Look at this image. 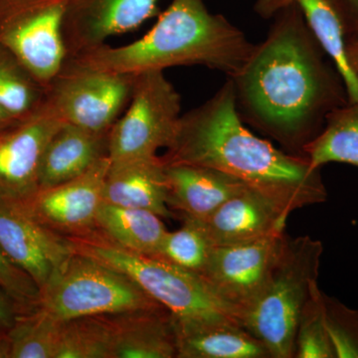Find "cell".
Returning a JSON list of instances; mask_svg holds the SVG:
<instances>
[{
	"label": "cell",
	"instance_id": "6da1fadb",
	"mask_svg": "<svg viewBox=\"0 0 358 358\" xmlns=\"http://www.w3.org/2000/svg\"><path fill=\"white\" fill-rule=\"evenodd\" d=\"M272 18L266 39L228 78L244 124L277 141L285 152L303 157L329 115L350 102V96L300 7L289 3Z\"/></svg>",
	"mask_w": 358,
	"mask_h": 358
},
{
	"label": "cell",
	"instance_id": "7a4b0ae2",
	"mask_svg": "<svg viewBox=\"0 0 358 358\" xmlns=\"http://www.w3.org/2000/svg\"><path fill=\"white\" fill-rule=\"evenodd\" d=\"M162 159L166 164H193L228 174L289 214L327 199L320 169L306 157L275 148L245 127L229 78L208 101L181 115Z\"/></svg>",
	"mask_w": 358,
	"mask_h": 358
},
{
	"label": "cell",
	"instance_id": "3957f363",
	"mask_svg": "<svg viewBox=\"0 0 358 358\" xmlns=\"http://www.w3.org/2000/svg\"><path fill=\"white\" fill-rule=\"evenodd\" d=\"M255 44L204 0H173L141 39L124 46L103 44L75 56L99 69L122 74L204 66L234 76L248 61Z\"/></svg>",
	"mask_w": 358,
	"mask_h": 358
},
{
	"label": "cell",
	"instance_id": "277c9868",
	"mask_svg": "<svg viewBox=\"0 0 358 358\" xmlns=\"http://www.w3.org/2000/svg\"><path fill=\"white\" fill-rule=\"evenodd\" d=\"M70 240L77 252L131 278L171 313L178 333L215 322H240L196 273L176 267L157 257L141 255L122 248L98 231Z\"/></svg>",
	"mask_w": 358,
	"mask_h": 358
},
{
	"label": "cell",
	"instance_id": "5b68a950",
	"mask_svg": "<svg viewBox=\"0 0 358 358\" xmlns=\"http://www.w3.org/2000/svg\"><path fill=\"white\" fill-rule=\"evenodd\" d=\"M324 246L310 236L287 237L262 293L240 322L272 358H294L301 310L319 286Z\"/></svg>",
	"mask_w": 358,
	"mask_h": 358
},
{
	"label": "cell",
	"instance_id": "8992f818",
	"mask_svg": "<svg viewBox=\"0 0 358 358\" xmlns=\"http://www.w3.org/2000/svg\"><path fill=\"white\" fill-rule=\"evenodd\" d=\"M159 307L128 275L76 250L40 289L38 305L60 322Z\"/></svg>",
	"mask_w": 358,
	"mask_h": 358
},
{
	"label": "cell",
	"instance_id": "52a82bcc",
	"mask_svg": "<svg viewBox=\"0 0 358 358\" xmlns=\"http://www.w3.org/2000/svg\"><path fill=\"white\" fill-rule=\"evenodd\" d=\"M136 75L99 69L68 57L46 86V102L64 122L109 133L128 107Z\"/></svg>",
	"mask_w": 358,
	"mask_h": 358
},
{
	"label": "cell",
	"instance_id": "ba28073f",
	"mask_svg": "<svg viewBox=\"0 0 358 358\" xmlns=\"http://www.w3.org/2000/svg\"><path fill=\"white\" fill-rule=\"evenodd\" d=\"M180 112V96L164 71L136 74L128 107L110 131V162L157 157L173 141Z\"/></svg>",
	"mask_w": 358,
	"mask_h": 358
},
{
	"label": "cell",
	"instance_id": "9c48e42d",
	"mask_svg": "<svg viewBox=\"0 0 358 358\" xmlns=\"http://www.w3.org/2000/svg\"><path fill=\"white\" fill-rule=\"evenodd\" d=\"M71 0H0V45L46 88L68 58L63 25Z\"/></svg>",
	"mask_w": 358,
	"mask_h": 358
},
{
	"label": "cell",
	"instance_id": "30bf717a",
	"mask_svg": "<svg viewBox=\"0 0 358 358\" xmlns=\"http://www.w3.org/2000/svg\"><path fill=\"white\" fill-rule=\"evenodd\" d=\"M286 238L281 232L248 243L212 248L199 275L239 322L265 288Z\"/></svg>",
	"mask_w": 358,
	"mask_h": 358
},
{
	"label": "cell",
	"instance_id": "8fae6325",
	"mask_svg": "<svg viewBox=\"0 0 358 358\" xmlns=\"http://www.w3.org/2000/svg\"><path fill=\"white\" fill-rule=\"evenodd\" d=\"M63 122L45 100L0 133V204L22 206L37 192L45 148Z\"/></svg>",
	"mask_w": 358,
	"mask_h": 358
},
{
	"label": "cell",
	"instance_id": "7c38bea8",
	"mask_svg": "<svg viewBox=\"0 0 358 358\" xmlns=\"http://www.w3.org/2000/svg\"><path fill=\"white\" fill-rule=\"evenodd\" d=\"M110 166V157H103L79 178L40 188L25 204L17 207L63 236H87L96 229V215L103 202Z\"/></svg>",
	"mask_w": 358,
	"mask_h": 358
},
{
	"label": "cell",
	"instance_id": "4fadbf2b",
	"mask_svg": "<svg viewBox=\"0 0 358 358\" xmlns=\"http://www.w3.org/2000/svg\"><path fill=\"white\" fill-rule=\"evenodd\" d=\"M0 249L39 291L75 252L69 238L49 229L20 207L4 204H0Z\"/></svg>",
	"mask_w": 358,
	"mask_h": 358
},
{
	"label": "cell",
	"instance_id": "5bb4252c",
	"mask_svg": "<svg viewBox=\"0 0 358 358\" xmlns=\"http://www.w3.org/2000/svg\"><path fill=\"white\" fill-rule=\"evenodd\" d=\"M159 14V0H71L63 25L68 57L102 46Z\"/></svg>",
	"mask_w": 358,
	"mask_h": 358
},
{
	"label": "cell",
	"instance_id": "9a60e30c",
	"mask_svg": "<svg viewBox=\"0 0 358 358\" xmlns=\"http://www.w3.org/2000/svg\"><path fill=\"white\" fill-rule=\"evenodd\" d=\"M289 216L274 200L247 186L199 221L213 246H227L285 232Z\"/></svg>",
	"mask_w": 358,
	"mask_h": 358
},
{
	"label": "cell",
	"instance_id": "2e32d148",
	"mask_svg": "<svg viewBox=\"0 0 358 358\" xmlns=\"http://www.w3.org/2000/svg\"><path fill=\"white\" fill-rule=\"evenodd\" d=\"M110 358H178V331L166 308L105 315Z\"/></svg>",
	"mask_w": 358,
	"mask_h": 358
},
{
	"label": "cell",
	"instance_id": "e0dca14e",
	"mask_svg": "<svg viewBox=\"0 0 358 358\" xmlns=\"http://www.w3.org/2000/svg\"><path fill=\"white\" fill-rule=\"evenodd\" d=\"M169 186L162 157L110 162L103 186V202L145 209L164 219L173 212L167 204Z\"/></svg>",
	"mask_w": 358,
	"mask_h": 358
},
{
	"label": "cell",
	"instance_id": "ac0fdd59",
	"mask_svg": "<svg viewBox=\"0 0 358 358\" xmlns=\"http://www.w3.org/2000/svg\"><path fill=\"white\" fill-rule=\"evenodd\" d=\"M166 171L167 204L181 218L203 220L247 187L243 181L209 167L166 164Z\"/></svg>",
	"mask_w": 358,
	"mask_h": 358
},
{
	"label": "cell",
	"instance_id": "d6986e66",
	"mask_svg": "<svg viewBox=\"0 0 358 358\" xmlns=\"http://www.w3.org/2000/svg\"><path fill=\"white\" fill-rule=\"evenodd\" d=\"M109 136L110 131L95 133L63 122L42 155L39 189L79 178L99 160L109 157Z\"/></svg>",
	"mask_w": 358,
	"mask_h": 358
},
{
	"label": "cell",
	"instance_id": "ffe728a7",
	"mask_svg": "<svg viewBox=\"0 0 358 358\" xmlns=\"http://www.w3.org/2000/svg\"><path fill=\"white\" fill-rule=\"evenodd\" d=\"M296 3L300 7L308 27L324 50L333 59L345 80L350 101L358 100V83L350 72L345 57V36L341 18L331 0H257L255 13L272 18L282 7Z\"/></svg>",
	"mask_w": 358,
	"mask_h": 358
},
{
	"label": "cell",
	"instance_id": "44dd1931",
	"mask_svg": "<svg viewBox=\"0 0 358 358\" xmlns=\"http://www.w3.org/2000/svg\"><path fill=\"white\" fill-rule=\"evenodd\" d=\"M178 358H272L243 324L222 322L178 331Z\"/></svg>",
	"mask_w": 358,
	"mask_h": 358
},
{
	"label": "cell",
	"instance_id": "7402d4cb",
	"mask_svg": "<svg viewBox=\"0 0 358 358\" xmlns=\"http://www.w3.org/2000/svg\"><path fill=\"white\" fill-rule=\"evenodd\" d=\"M96 225V231L113 243L152 257L159 253L167 233L162 218L154 212L105 202L99 209Z\"/></svg>",
	"mask_w": 358,
	"mask_h": 358
},
{
	"label": "cell",
	"instance_id": "603a6c76",
	"mask_svg": "<svg viewBox=\"0 0 358 358\" xmlns=\"http://www.w3.org/2000/svg\"><path fill=\"white\" fill-rule=\"evenodd\" d=\"M303 157L315 169L331 162L358 167V100L329 115L322 133L303 150Z\"/></svg>",
	"mask_w": 358,
	"mask_h": 358
},
{
	"label": "cell",
	"instance_id": "cb8c5ba5",
	"mask_svg": "<svg viewBox=\"0 0 358 358\" xmlns=\"http://www.w3.org/2000/svg\"><path fill=\"white\" fill-rule=\"evenodd\" d=\"M46 88L13 53L0 45V105L14 119H24L45 102Z\"/></svg>",
	"mask_w": 358,
	"mask_h": 358
},
{
	"label": "cell",
	"instance_id": "d4e9b609",
	"mask_svg": "<svg viewBox=\"0 0 358 358\" xmlns=\"http://www.w3.org/2000/svg\"><path fill=\"white\" fill-rule=\"evenodd\" d=\"M62 322L37 308L20 313L7 331L10 358H56Z\"/></svg>",
	"mask_w": 358,
	"mask_h": 358
},
{
	"label": "cell",
	"instance_id": "484cf974",
	"mask_svg": "<svg viewBox=\"0 0 358 358\" xmlns=\"http://www.w3.org/2000/svg\"><path fill=\"white\" fill-rule=\"evenodd\" d=\"M56 358H110L105 315L62 322Z\"/></svg>",
	"mask_w": 358,
	"mask_h": 358
},
{
	"label": "cell",
	"instance_id": "4316f807",
	"mask_svg": "<svg viewBox=\"0 0 358 358\" xmlns=\"http://www.w3.org/2000/svg\"><path fill=\"white\" fill-rule=\"evenodd\" d=\"M182 219L183 224L179 229L173 232L167 231L155 257L176 267L200 274L214 246L199 220Z\"/></svg>",
	"mask_w": 358,
	"mask_h": 358
},
{
	"label": "cell",
	"instance_id": "83f0119b",
	"mask_svg": "<svg viewBox=\"0 0 358 358\" xmlns=\"http://www.w3.org/2000/svg\"><path fill=\"white\" fill-rule=\"evenodd\" d=\"M294 358H334L324 317V293L319 286L313 289L299 317Z\"/></svg>",
	"mask_w": 358,
	"mask_h": 358
},
{
	"label": "cell",
	"instance_id": "f1b7e54d",
	"mask_svg": "<svg viewBox=\"0 0 358 358\" xmlns=\"http://www.w3.org/2000/svg\"><path fill=\"white\" fill-rule=\"evenodd\" d=\"M324 308L334 358H358V310L326 294Z\"/></svg>",
	"mask_w": 358,
	"mask_h": 358
},
{
	"label": "cell",
	"instance_id": "f546056e",
	"mask_svg": "<svg viewBox=\"0 0 358 358\" xmlns=\"http://www.w3.org/2000/svg\"><path fill=\"white\" fill-rule=\"evenodd\" d=\"M0 292L17 306L21 313L33 312L39 305L40 291L26 273L16 267L0 249Z\"/></svg>",
	"mask_w": 358,
	"mask_h": 358
},
{
	"label": "cell",
	"instance_id": "4dcf8cb0",
	"mask_svg": "<svg viewBox=\"0 0 358 358\" xmlns=\"http://www.w3.org/2000/svg\"><path fill=\"white\" fill-rule=\"evenodd\" d=\"M341 18L345 42L358 40V0H331Z\"/></svg>",
	"mask_w": 358,
	"mask_h": 358
},
{
	"label": "cell",
	"instance_id": "1f68e13d",
	"mask_svg": "<svg viewBox=\"0 0 358 358\" xmlns=\"http://www.w3.org/2000/svg\"><path fill=\"white\" fill-rule=\"evenodd\" d=\"M20 313L17 306L0 292V331H9Z\"/></svg>",
	"mask_w": 358,
	"mask_h": 358
},
{
	"label": "cell",
	"instance_id": "d6a6232c",
	"mask_svg": "<svg viewBox=\"0 0 358 358\" xmlns=\"http://www.w3.org/2000/svg\"><path fill=\"white\" fill-rule=\"evenodd\" d=\"M345 57L348 68L358 83V40L345 42Z\"/></svg>",
	"mask_w": 358,
	"mask_h": 358
},
{
	"label": "cell",
	"instance_id": "836d02e7",
	"mask_svg": "<svg viewBox=\"0 0 358 358\" xmlns=\"http://www.w3.org/2000/svg\"><path fill=\"white\" fill-rule=\"evenodd\" d=\"M17 121L18 120L14 119L13 115L9 114V113L0 105V133Z\"/></svg>",
	"mask_w": 358,
	"mask_h": 358
}]
</instances>
